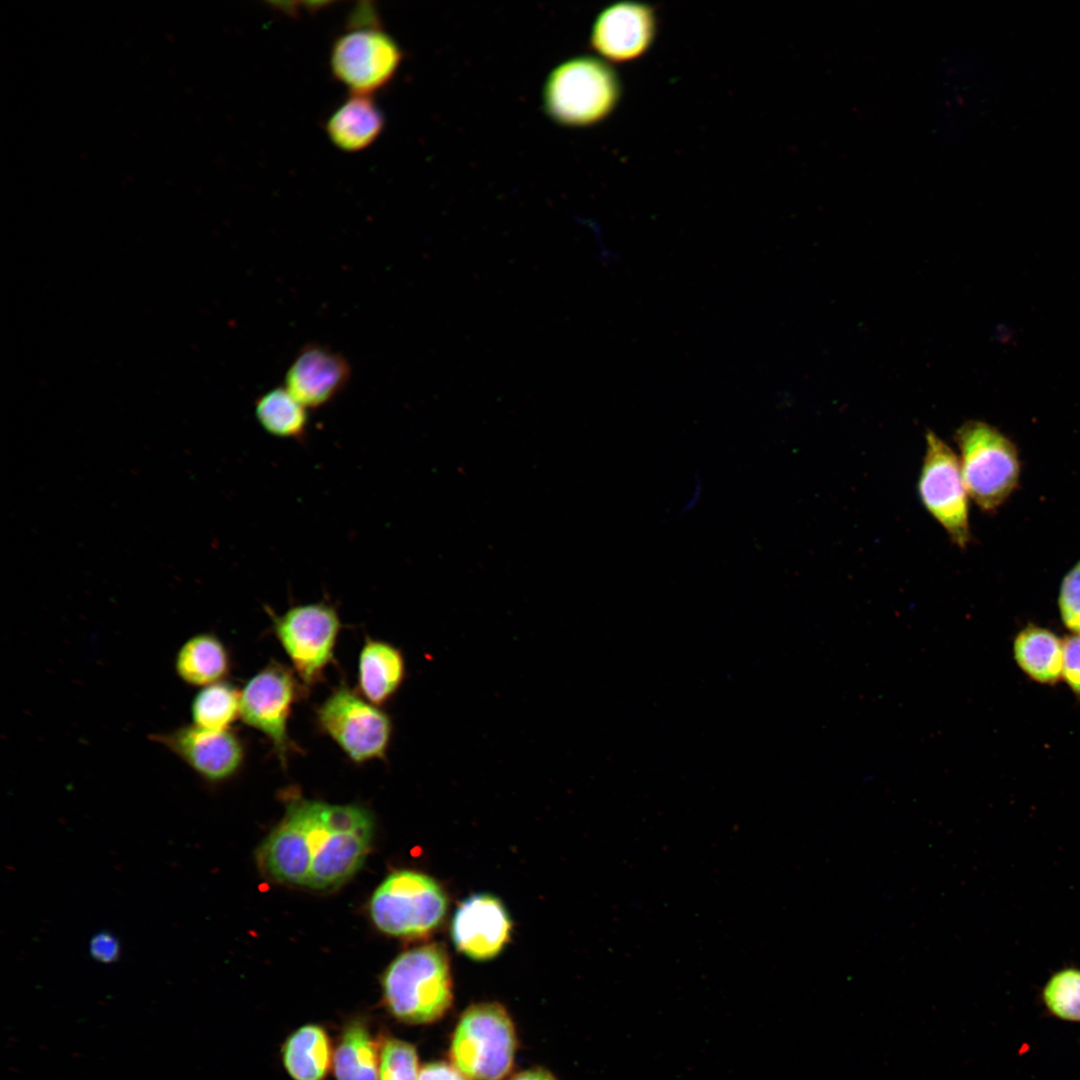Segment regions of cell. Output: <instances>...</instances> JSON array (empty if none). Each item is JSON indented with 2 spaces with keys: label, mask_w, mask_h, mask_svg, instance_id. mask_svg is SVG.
I'll return each mask as SVG.
<instances>
[{
  "label": "cell",
  "mask_w": 1080,
  "mask_h": 1080,
  "mask_svg": "<svg viewBox=\"0 0 1080 1080\" xmlns=\"http://www.w3.org/2000/svg\"><path fill=\"white\" fill-rule=\"evenodd\" d=\"M89 952L92 958L98 962L113 963L120 956V941L111 932H98L90 939Z\"/></svg>",
  "instance_id": "obj_29"
},
{
  "label": "cell",
  "mask_w": 1080,
  "mask_h": 1080,
  "mask_svg": "<svg viewBox=\"0 0 1080 1080\" xmlns=\"http://www.w3.org/2000/svg\"><path fill=\"white\" fill-rule=\"evenodd\" d=\"M316 723L357 764L386 757L393 731L390 716L346 683L315 711Z\"/></svg>",
  "instance_id": "obj_7"
},
{
  "label": "cell",
  "mask_w": 1080,
  "mask_h": 1080,
  "mask_svg": "<svg viewBox=\"0 0 1080 1080\" xmlns=\"http://www.w3.org/2000/svg\"><path fill=\"white\" fill-rule=\"evenodd\" d=\"M267 610L297 677L307 688L319 683L333 660L342 628L335 607L316 602L293 606L281 615Z\"/></svg>",
  "instance_id": "obj_8"
},
{
  "label": "cell",
  "mask_w": 1080,
  "mask_h": 1080,
  "mask_svg": "<svg viewBox=\"0 0 1080 1080\" xmlns=\"http://www.w3.org/2000/svg\"><path fill=\"white\" fill-rule=\"evenodd\" d=\"M1058 608L1066 628L1073 634L1080 635V559L1061 581Z\"/></svg>",
  "instance_id": "obj_27"
},
{
  "label": "cell",
  "mask_w": 1080,
  "mask_h": 1080,
  "mask_svg": "<svg viewBox=\"0 0 1080 1080\" xmlns=\"http://www.w3.org/2000/svg\"><path fill=\"white\" fill-rule=\"evenodd\" d=\"M918 491L922 504L942 526L953 544L965 548L971 541L968 492L959 459L937 434H925Z\"/></svg>",
  "instance_id": "obj_11"
},
{
  "label": "cell",
  "mask_w": 1080,
  "mask_h": 1080,
  "mask_svg": "<svg viewBox=\"0 0 1080 1080\" xmlns=\"http://www.w3.org/2000/svg\"><path fill=\"white\" fill-rule=\"evenodd\" d=\"M397 41L379 26H357L338 36L330 51V70L351 94L370 95L387 86L403 60Z\"/></svg>",
  "instance_id": "obj_10"
},
{
  "label": "cell",
  "mask_w": 1080,
  "mask_h": 1080,
  "mask_svg": "<svg viewBox=\"0 0 1080 1080\" xmlns=\"http://www.w3.org/2000/svg\"><path fill=\"white\" fill-rule=\"evenodd\" d=\"M306 688L293 669L272 661L240 690L241 720L268 738L283 765L297 749L289 736L288 722Z\"/></svg>",
  "instance_id": "obj_9"
},
{
  "label": "cell",
  "mask_w": 1080,
  "mask_h": 1080,
  "mask_svg": "<svg viewBox=\"0 0 1080 1080\" xmlns=\"http://www.w3.org/2000/svg\"><path fill=\"white\" fill-rule=\"evenodd\" d=\"M511 1080H555L547 1071L534 1069L517 1074Z\"/></svg>",
  "instance_id": "obj_31"
},
{
  "label": "cell",
  "mask_w": 1080,
  "mask_h": 1080,
  "mask_svg": "<svg viewBox=\"0 0 1080 1080\" xmlns=\"http://www.w3.org/2000/svg\"><path fill=\"white\" fill-rule=\"evenodd\" d=\"M177 676L187 685L205 687L224 681L231 667L230 654L213 633H197L178 649L175 661Z\"/></svg>",
  "instance_id": "obj_19"
},
{
  "label": "cell",
  "mask_w": 1080,
  "mask_h": 1080,
  "mask_svg": "<svg viewBox=\"0 0 1080 1080\" xmlns=\"http://www.w3.org/2000/svg\"><path fill=\"white\" fill-rule=\"evenodd\" d=\"M405 671V660L398 648L368 637L358 658V692L380 707L396 694Z\"/></svg>",
  "instance_id": "obj_18"
},
{
  "label": "cell",
  "mask_w": 1080,
  "mask_h": 1080,
  "mask_svg": "<svg viewBox=\"0 0 1080 1080\" xmlns=\"http://www.w3.org/2000/svg\"><path fill=\"white\" fill-rule=\"evenodd\" d=\"M418 1080H468L454 1066L446 1063H429L425 1065L419 1074Z\"/></svg>",
  "instance_id": "obj_30"
},
{
  "label": "cell",
  "mask_w": 1080,
  "mask_h": 1080,
  "mask_svg": "<svg viewBox=\"0 0 1080 1080\" xmlns=\"http://www.w3.org/2000/svg\"><path fill=\"white\" fill-rule=\"evenodd\" d=\"M379 1063L380 1039L373 1037L364 1019L349 1020L333 1052L335 1080H379Z\"/></svg>",
  "instance_id": "obj_20"
},
{
  "label": "cell",
  "mask_w": 1080,
  "mask_h": 1080,
  "mask_svg": "<svg viewBox=\"0 0 1080 1080\" xmlns=\"http://www.w3.org/2000/svg\"><path fill=\"white\" fill-rule=\"evenodd\" d=\"M256 859L261 872L270 880L308 886L312 856L306 824L295 799L289 802L281 822L259 846Z\"/></svg>",
  "instance_id": "obj_15"
},
{
  "label": "cell",
  "mask_w": 1080,
  "mask_h": 1080,
  "mask_svg": "<svg viewBox=\"0 0 1080 1080\" xmlns=\"http://www.w3.org/2000/svg\"><path fill=\"white\" fill-rule=\"evenodd\" d=\"M511 920L503 903L490 894L464 899L455 911L451 935L457 950L473 960L496 957L507 944Z\"/></svg>",
  "instance_id": "obj_14"
},
{
  "label": "cell",
  "mask_w": 1080,
  "mask_h": 1080,
  "mask_svg": "<svg viewBox=\"0 0 1080 1080\" xmlns=\"http://www.w3.org/2000/svg\"><path fill=\"white\" fill-rule=\"evenodd\" d=\"M281 1057L293 1080H325L333 1061L330 1038L321 1025H303L286 1038Z\"/></svg>",
  "instance_id": "obj_21"
},
{
  "label": "cell",
  "mask_w": 1080,
  "mask_h": 1080,
  "mask_svg": "<svg viewBox=\"0 0 1080 1080\" xmlns=\"http://www.w3.org/2000/svg\"><path fill=\"white\" fill-rule=\"evenodd\" d=\"M447 910V898L431 877L409 870L397 871L376 888L369 912L383 933L417 937L436 928Z\"/></svg>",
  "instance_id": "obj_6"
},
{
  "label": "cell",
  "mask_w": 1080,
  "mask_h": 1080,
  "mask_svg": "<svg viewBox=\"0 0 1080 1080\" xmlns=\"http://www.w3.org/2000/svg\"><path fill=\"white\" fill-rule=\"evenodd\" d=\"M193 724L211 730H227L240 718V690L221 681L202 687L191 703Z\"/></svg>",
  "instance_id": "obj_24"
},
{
  "label": "cell",
  "mask_w": 1080,
  "mask_h": 1080,
  "mask_svg": "<svg viewBox=\"0 0 1080 1080\" xmlns=\"http://www.w3.org/2000/svg\"><path fill=\"white\" fill-rule=\"evenodd\" d=\"M150 738L208 783L232 778L245 760V745L231 729L211 730L191 723L153 733Z\"/></svg>",
  "instance_id": "obj_12"
},
{
  "label": "cell",
  "mask_w": 1080,
  "mask_h": 1080,
  "mask_svg": "<svg viewBox=\"0 0 1080 1080\" xmlns=\"http://www.w3.org/2000/svg\"><path fill=\"white\" fill-rule=\"evenodd\" d=\"M1043 999L1053 1015L1080 1021V970L1064 969L1053 975L1043 990Z\"/></svg>",
  "instance_id": "obj_25"
},
{
  "label": "cell",
  "mask_w": 1080,
  "mask_h": 1080,
  "mask_svg": "<svg viewBox=\"0 0 1080 1080\" xmlns=\"http://www.w3.org/2000/svg\"><path fill=\"white\" fill-rule=\"evenodd\" d=\"M307 410L285 386L275 387L255 401V416L260 426L282 439L304 438L308 428Z\"/></svg>",
  "instance_id": "obj_23"
},
{
  "label": "cell",
  "mask_w": 1080,
  "mask_h": 1080,
  "mask_svg": "<svg viewBox=\"0 0 1080 1080\" xmlns=\"http://www.w3.org/2000/svg\"><path fill=\"white\" fill-rule=\"evenodd\" d=\"M386 1010L405 1024H428L452 1003V980L446 953L426 945L398 955L381 978Z\"/></svg>",
  "instance_id": "obj_2"
},
{
  "label": "cell",
  "mask_w": 1080,
  "mask_h": 1080,
  "mask_svg": "<svg viewBox=\"0 0 1080 1080\" xmlns=\"http://www.w3.org/2000/svg\"><path fill=\"white\" fill-rule=\"evenodd\" d=\"M1062 676L1070 689L1080 696V635L1072 634L1063 641Z\"/></svg>",
  "instance_id": "obj_28"
},
{
  "label": "cell",
  "mask_w": 1080,
  "mask_h": 1080,
  "mask_svg": "<svg viewBox=\"0 0 1080 1080\" xmlns=\"http://www.w3.org/2000/svg\"><path fill=\"white\" fill-rule=\"evenodd\" d=\"M959 463L969 497L984 512H996L1014 493L1021 476L1016 444L997 427L969 420L955 432Z\"/></svg>",
  "instance_id": "obj_3"
},
{
  "label": "cell",
  "mask_w": 1080,
  "mask_h": 1080,
  "mask_svg": "<svg viewBox=\"0 0 1080 1080\" xmlns=\"http://www.w3.org/2000/svg\"><path fill=\"white\" fill-rule=\"evenodd\" d=\"M351 374V366L342 354L320 344H308L289 366L284 386L307 409H317L343 391Z\"/></svg>",
  "instance_id": "obj_16"
},
{
  "label": "cell",
  "mask_w": 1080,
  "mask_h": 1080,
  "mask_svg": "<svg viewBox=\"0 0 1080 1080\" xmlns=\"http://www.w3.org/2000/svg\"><path fill=\"white\" fill-rule=\"evenodd\" d=\"M1013 653L1021 670L1038 683L1054 684L1062 676L1063 642L1046 628H1023L1014 639Z\"/></svg>",
  "instance_id": "obj_22"
},
{
  "label": "cell",
  "mask_w": 1080,
  "mask_h": 1080,
  "mask_svg": "<svg viewBox=\"0 0 1080 1080\" xmlns=\"http://www.w3.org/2000/svg\"><path fill=\"white\" fill-rule=\"evenodd\" d=\"M418 1055L415 1047L395 1037L380 1039L379 1080H418Z\"/></svg>",
  "instance_id": "obj_26"
},
{
  "label": "cell",
  "mask_w": 1080,
  "mask_h": 1080,
  "mask_svg": "<svg viewBox=\"0 0 1080 1080\" xmlns=\"http://www.w3.org/2000/svg\"><path fill=\"white\" fill-rule=\"evenodd\" d=\"M384 125V114L370 95L351 94L330 114L325 130L338 149L354 153L372 145Z\"/></svg>",
  "instance_id": "obj_17"
},
{
  "label": "cell",
  "mask_w": 1080,
  "mask_h": 1080,
  "mask_svg": "<svg viewBox=\"0 0 1080 1080\" xmlns=\"http://www.w3.org/2000/svg\"><path fill=\"white\" fill-rule=\"evenodd\" d=\"M658 21L654 7L638 1H620L603 9L595 19L590 45L603 60L634 61L651 48Z\"/></svg>",
  "instance_id": "obj_13"
},
{
  "label": "cell",
  "mask_w": 1080,
  "mask_h": 1080,
  "mask_svg": "<svg viewBox=\"0 0 1080 1080\" xmlns=\"http://www.w3.org/2000/svg\"><path fill=\"white\" fill-rule=\"evenodd\" d=\"M515 1049V1030L506 1010L496 1003H481L462 1014L450 1058L468 1080H501L512 1067Z\"/></svg>",
  "instance_id": "obj_5"
},
{
  "label": "cell",
  "mask_w": 1080,
  "mask_h": 1080,
  "mask_svg": "<svg viewBox=\"0 0 1080 1080\" xmlns=\"http://www.w3.org/2000/svg\"><path fill=\"white\" fill-rule=\"evenodd\" d=\"M305 820L312 868L308 888L336 889L363 865L374 835L369 810L354 804L297 799Z\"/></svg>",
  "instance_id": "obj_1"
},
{
  "label": "cell",
  "mask_w": 1080,
  "mask_h": 1080,
  "mask_svg": "<svg viewBox=\"0 0 1080 1080\" xmlns=\"http://www.w3.org/2000/svg\"><path fill=\"white\" fill-rule=\"evenodd\" d=\"M621 97L620 79L609 63L574 57L549 74L543 90L545 112L556 123L586 127L607 118Z\"/></svg>",
  "instance_id": "obj_4"
}]
</instances>
